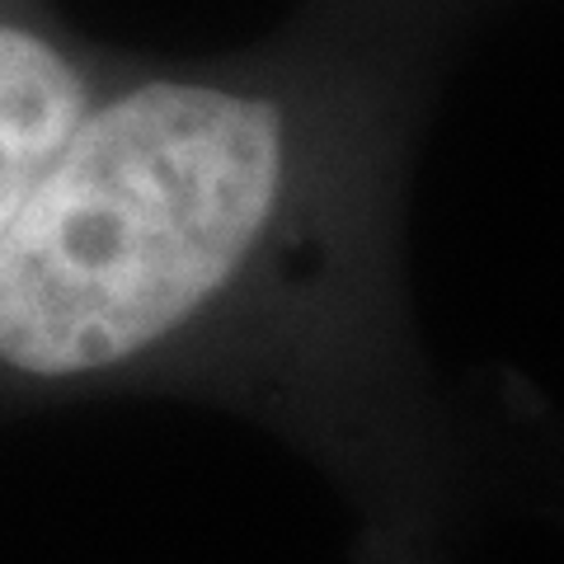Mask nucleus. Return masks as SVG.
<instances>
[{
    "mask_svg": "<svg viewBox=\"0 0 564 564\" xmlns=\"http://www.w3.org/2000/svg\"><path fill=\"white\" fill-rule=\"evenodd\" d=\"M352 564H443L429 536H395V532H362Z\"/></svg>",
    "mask_w": 564,
    "mask_h": 564,
    "instance_id": "3",
    "label": "nucleus"
},
{
    "mask_svg": "<svg viewBox=\"0 0 564 564\" xmlns=\"http://www.w3.org/2000/svg\"><path fill=\"white\" fill-rule=\"evenodd\" d=\"M113 57L118 47L85 39L57 0H0V250Z\"/></svg>",
    "mask_w": 564,
    "mask_h": 564,
    "instance_id": "2",
    "label": "nucleus"
},
{
    "mask_svg": "<svg viewBox=\"0 0 564 564\" xmlns=\"http://www.w3.org/2000/svg\"><path fill=\"white\" fill-rule=\"evenodd\" d=\"M470 10L302 0L231 52H118L0 250V404H212L362 532L433 541L475 447L419 344L404 188Z\"/></svg>",
    "mask_w": 564,
    "mask_h": 564,
    "instance_id": "1",
    "label": "nucleus"
},
{
    "mask_svg": "<svg viewBox=\"0 0 564 564\" xmlns=\"http://www.w3.org/2000/svg\"><path fill=\"white\" fill-rule=\"evenodd\" d=\"M475 6H480V0H475Z\"/></svg>",
    "mask_w": 564,
    "mask_h": 564,
    "instance_id": "4",
    "label": "nucleus"
}]
</instances>
